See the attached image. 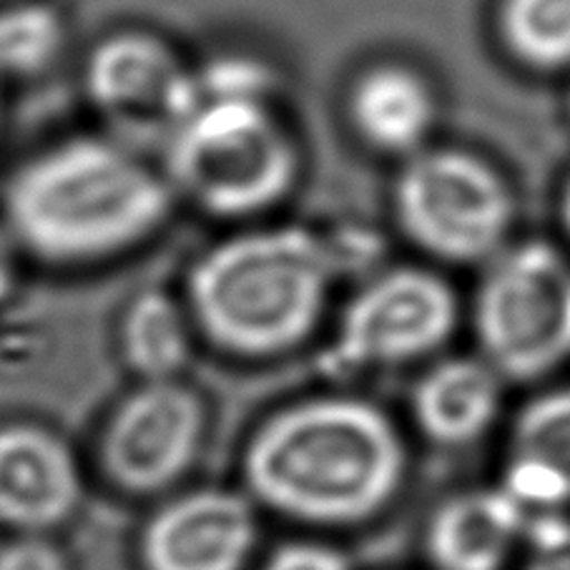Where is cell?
<instances>
[{
	"label": "cell",
	"mask_w": 570,
	"mask_h": 570,
	"mask_svg": "<svg viewBox=\"0 0 570 570\" xmlns=\"http://www.w3.org/2000/svg\"><path fill=\"white\" fill-rule=\"evenodd\" d=\"M169 209V181L126 144L94 136L33 156L3 189L8 237L51 264L114 257L159 229Z\"/></svg>",
	"instance_id": "6da1fadb"
},
{
	"label": "cell",
	"mask_w": 570,
	"mask_h": 570,
	"mask_svg": "<svg viewBox=\"0 0 570 570\" xmlns=\"http://www.w3.org/2000/svg\"><path fill=\"white\" fill-rule=\"evenodd\" d=\"M247 475L264 503L347 525L385 508L405 478L392 420L362 400H314L274 417L252 442Z\"/></svg>",
	"instance_id": "7a4b0ae2"
},
{
	"label": "cell",
	"mask_w": 570,
	"mask_h": 570,
	"mask_svg": "<svg viewBox=\"0 0 570 570\" xmlns=\"http://www.w3.org/2000/svg\"><path fill=\"white\" fill-rule=\"evenodd\" d=\"M332 254L307 229L274 226L216 244L189 272V304L216 345L274 355L317 324Z\"/></svg>",
	"instance_id": "3957f363"
},
{
	"label": "cell",
	"mask_w": 570,
	"mask_h": 570,
	"mask_svg": "<svg viewBox=\"0 0 570 570\" xmlns=\"http://www.w3.org/2000/svg\"><path fill=\"white\" fill-rule=\"evenodd\" d=\"M169 186L204 212L252 216L282 202L299 156L269 101L202 98L166 141Z\"/></svg>",
	"instance_id": "277c9868"
},
{
	"label": "cell",
	"mask_w": 570,
	"mask_h": 570,
	"mask_svg": "<svg viewBox=\"0 0 570 570\" xmlns=\"http://www.w3.org/2000/svg\"><path fill=\"white\" fill-rule=\"evenodd\" d=\"M475 327L500 377L553 372L570 357V264L548 244L508 252L478 294Z\"/></svg>",
	"instance_id": "5b68a950"
},
{
	"label": "cell",
	"mask_w": 570,
	"mask_h": 570,
	"mask_svg": "<svg viewBox=\"0 0 570 570\" xmlns=\"http://www.w3.org/2000/svg\"><path fill=\"white\" fill-rule=\"evenodd\" d=\"M395 206L407 237L450 262H475L493 254L513 216L500 176L460 151L415 156L400 174Z\"/></svg>",
	"instance_id": "8992f818"
},
{
	"label": "cell",
	"mask_w": 570,
	"mask_h": 570,
	"mask_svg": "<svg viewBox=\"0 0 570 570\" xmlns=\"http://www.w3.org/2000/svg\"><path fill=\"white\" fill-rule=\"evenodd\" d=\"M455 320V297L445 282L417 269L387 272L350 302L332 362L365 367L417 360L450 337Z\"/></svg>",
	"instance_id": "52a82bcc"
},
{
	"label": "cell",
	"mask_w": 570,
	"mask_h": 570,
	"mask_svg": "<svg viewBox=\"0 0 570 570\" xmlns=\"http://www.w3.org/2000/svg\"><path fill=\"white\" fill-rule=\"evenodd\" d=\"M91 104L119 131L169 141L196 104V78L164 41L149 33H116L86 61Z\"/></svg>",
	"instance_id": "ba28073f"
},
{
	"label": "cell",
	"mask_w": 570,
	"mask_h": 570,
	"mask_svg": "<svg viewBox=\"0 0 570 570\" xmlns=\"http://www.w3.org/2000/svg\"><path fill=\"white\" fill-rule=\"evenodd\" d=\"M199 432L202 410L191 392L169 380L151 382L126 400L108 430V470L131 490L161 488L191 463Z\"/></svg>",
	"instance_id": "9c48e42d"
},
{
	"label": "cell",
	"mask_w": 570,
	"mask_h": 570,
	"mask_svg": "<svg viewBox=\"0 0 570 570\" xmlns=\"http://www.w3.org/2000/svg\"><path fill=\"white\" fill-rule=\"evenodd\" d=\"M254 543V515L232 493H196L156 515L144 556L151 570H239Z\"/></svg>",
	"instance_id": "30bf717a"
},
{
	"label": "cell",
	"mask_w": 570,
	"mask_h": 570,
	"mask_svg": "<svg viewBox=\"0 0 570 570\" xmlns=\"http://www.w3.org/2000/svg\"><path fill=\"white\" fill-rule=\"evenodd\" d=\"M523 503L508 490H465L432 515L425 548L438 570H503L525 538Z\"/></svg>",
	"instance_id": "8fae6325"
},
{
	"label": "cell",
	"mask_w": 570,
	"mask_h": 570,
	"mask_svg": "<svg viewBox=\"0 0 570 570\" xmlns=\"http://www.w3.org/2000/svg\"><path fill=\"white\" fill-rule=\"evenodd\" d=\"M78 500V475L68 450L36 428L0 430V520L53 525Z\"/></svg>",
	"instance_id": "7c38bea8"
},
{
	"label": "cell",
	"mask_w": 570,
	"mask_h": 570,
	"mask_svg": "<svg viewBox=\"0 0 570 570\" xmlns=\"http://www.w3.org/2000/svg\"><path fill=\"white\" fill-rule=\"evenodd\" d=\"M505 490L520 503H570V387L535 397L510 438Z\"/></svg>",
	"instance_id": "4fadbf2b"
},
{
	"label": "cell",
	"mask_w": 570,
	"mask_h": 570,
	"mask_svg": "<svg viewBox=\"0 0 570 570\" xmlns=\"http://www.w3.org/2000/svg\"><path fill=\"white\" fill-rule=\"evenodd\" d=\"M500 380L485 360L440 362L412 392L417 428L448 448L485 435L500 410Z\"/></svg>",
	"instance_id": "5bb4252c"
},
{
	"label": "cell",
	"mask_w": 570,
	"mask_h": 570,
	"mask_svg": "<svg viewBox=\"0 0 570 570\" xmlns=\"http://www.w3.org/2000/svg\"><path fill=\"white\" fill-rule=\"evenodd\" d=\"M355 129L382 151H410L435 121V98L417 73L402 66H377L360 78L350 96Z\"/></svg>",
	"instance_id": "9a60e30c"
},
{
	"label": "cell",
	"mask_w": 570,
	"mask_h": 570,
	"mask_svg": "<svg viewBox=\"0 0 570 570\" xmlns=\"http://www.w3.org/2000/svg\"><path fill=\"white\" fill-rule=\"evenodd\" d=\"M121 340L129 365L151 382L169 380L189 355V334L179 304L159 289L141 292L129 304Z\"/></svg>",
	"instance_id": "2e32d148"
},
{
	"label": "cell",
	"mask_w": 570,
	"mask_h": 570,
	"mask_svg": "<svg viewBox=\"0 0 570 570\" xmlns=\"http://www.w3.org/2000/svg\"><path fill=\"white\" fill-rule=\"evenodd\" d=\"M66 43L61 16L43 3H16L0 11V76L43 73Z\"/></svg>",
	"instance_id": "e0dca14e"
},
{
	"label": "cell",
	"mask_w": 570,
	"mask_h": 570,
	"mask_svg": "<svg viewBox=\"0 0 570 570\" xmlns=\"http://www.w3.org/2000/svg\"><path fill=\"white\" fill-rule=\"evenodd\" d=\"M500 26L520 61L538 68L570 63V0H505Z\"/></svg>",
	"instance_id": "ac0fdd59"
},
{
	"label": "cell",
	"mask_w": 570,
	"mask_h": 570,
	"mask_svg": "<svg viewBox=\"0 0 570 570\" xmlns=\"http://www.w3.org/2000/svg\"><path fill=\"white\" fill-rule=\"evenodd\" d=\"M525 570H570V520L543 518L528 533Z\"/></svg>",
	"instance_id": "d6986e66"
},
{
	"label": "cell",
	"mask_w": 570,
	"mask_h": 570,
	"mask_svg": "<svg viewBox=\"0 0 570 570\" xmlns=\"http://www.w3.org/2000/svg\"><path fill=\"white\" fill-rule=\"evenodd\" d=\"M267 570H347V560L332 548L289 546L269 560Z\"/></svg>",
	"instance_id": "ffe728a7"
},
{
	"label": "cell",
	"mask_w": 570,
	"mask_h": 570,
	"mask_svg": "<svg viewBox=\"0 0 570 570\" xmlns=\"http://www.w3.org/2000/svg\"><path fill=\"white\" fill-rule=\"evenodd\" d=\"M0 570H63V563L48 546L18 543L0 553Z\"/></svg>",
	"instance_id": "44dd1931"
},
{
	"label": "cell",
	"mask_w": 570,
	"mask_h": 570,
	"mask_svg": "<svg viewBox=\"0 0 570 570\" xmlns=\"http://www.w3.org/2000/svg\"><path fill=\"white\" fill-rule=\"evenodd\" d=\"M13 239L8 237L6 229H0V299L6 297L13 287L16 279V257H13Z\"/></svg>",
	"instance_id": "7402d4cb"
},
{
	"label": "cell",
	"mask_w": 570,
	"mask_h": 570,
	"mask_svg": "<svg viewBox=\"0 0 570 570\" xmlns=\"http://www.w3.org/2000/svg\"><path fill=\"white\" fill-rule=\"evenodd\" d=\"M563 216H566V226H568V232H570V184H568L566 196H563Z\"/></svg>",
	"instance_id": "603a6c76"
}]
</instances>
